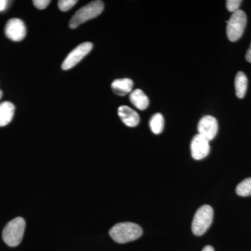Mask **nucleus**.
<instances>
[{"label":"nucleus","instance_id":"obj_19","mask_svg":"<svg viewBox=\"0 0 251 251\" xmlns=\"http://www.w3.org/2000/svg\"><path fill=\"white\" fill-rule=\"evenodd\" d=\"M50 1L49 0H34L33 1L35 7L39 9H45L46 7L50 4Z\"/></svg>","mask_w":251,"mask_h":251},{"label":"nucleus","instance_id":"obj_4","mask_svg":"<svg viewBox=\"0 0 251 251\" xmlns=\"http://www.w3.org/2000/svg\"><path fill=\"white\" fill-rule=\"evenodd\" d=\"M214 210L211 206L204 204L198 209L192 222V231L196 236H201L206 232L212 224Z\"/></svg>","mask_w":251,"mask_h":251},{"label":"nucleus","instance_id":"obj_5","mask_svg":"<svg viewBox=\"0 0 251 251\" xmlns=\"http://www.w3.org/2000/svg\"><path fill=\"white\" fill-rule=\"evenodd\" d=\"M227 25V36L230 41L234 42L242 37L247 26V17L242 10H238L233 13L229 21H226Z\"/></svg>","mask_w":251,"mask_h":251},{"label":"nucleus","instance_id":"obj_14","mask_svg":"<svg viewBox=\"0 0 251 251\" xmlns=\"http://www.w3.org/2000/svg\"><path fill=\"white\" fill-rule=\"evenodd\" d=\"M236 95L239 99H243L247 94L248 87V78L244 72H239L236 75L234 80Z\"/></svg>","mask_w":251,"mask_h":251},{"label":"nucleus","instance_id":"obj_23","mask_svg":"<svg viewBox=\"0 0 251 251\" xmlns=\"http://www.w3.org/2000/svg\"><path fill=\"white\" fill-rule=\"evenodd\" d=\"M2 92H1V90H0V99H1V97H2Z\"/></svg>","mask_w":251,"mask_h":251},{"label":"nucleus","instance_id":"obj_2","mask_svg":"<svg viewBox=\"0 0 251 251\" xmlns=\"http://www.w3.org/2000/svg\"><path fill=\"white\" fill-rule=\"evenodd\" d=\"M104 4L102 1H94L80 8L75 12L69 22V27L75 29L82 23L97 17L103 12Z\"/></svg>","mask_w":251,"mask_h":251},{"label":"nucleus","instance_id":"obj_17","mask_svg":"<svg viewBox=\"0 0 251 251\" xmlns=\"http://www.w3.org/2000/svg\"><path fill=\"white\" fill-rule=\"evenodd\" d=\"M76 3V0H60L58 1L59 9L65 12L72 9Z\"/></svg>","mask_w":251,"mask_h":251},{"label":"nucleus","instance_id":"obj_10","mask_svg":"<svg viewBox=\"0 0 251 251\" xmlns=\"http://www.w3.org/2000/svg\"><path fill=\"white\" fill-rule=\"evenodd\" d=\"M118 115L122 122L127 126L135 127L140 123L138 112L126 105H122L118 109Z\"/></svg>","mask_w":251,"mask_h":251},{"label":"nucleus","instance_id":"obj_8","mask_svg":"<svg viewBox=\"0 0 251 251\" xmlns=\"http://www.w3.org/2000/svg\"><path fill=\"white\" fill-rule=\"evenodd\" d=\"M198 134L211 141L215 138L219 130V125L215 117L211 115L203 117L198 126Z\"/></svg>","mask_w":251,"mask_h":251},{"label":"nucleus","instance_id":"obj_11","mask_svg":"<svg viewBox=\"0 0 251 251\" xmlns=\"http://www.w3.org/2000/svg\"><path fill=\"white\" fill-rule=\"evenodd\" d=\"M133 87V80L129 78L117 79L111 84L112 90L119 96H125L130 93Z\"/></svg>","mask_w":251,"mask_h":251},{"label":"nucleus","instance_id":"obj_22","mask_svg":"<svg viewBox=\"0 0 251 251\" xmlns=\"http://www.w3.org/2000/svg\"><path fill=\"white\" fill-rule=\"evenodd\" d=\"M202 251H214V248L211 247V246H206L203 249Z\"/></svg>","mask_w":251,"mask_h":251},{"label":"nucleus","instance_id":"obj_20","mask_svg":"<svg viewBox=\"0 0 251 251\" xmlns=\"http://www.w3.org/2000/svg\"><path fill=\"white\" fill-rule=\"evenodd\" d=\"M8 5V1L6 0H0V12H2L6 9Z\"/></svg>","mask_w":251,"mask_h":251},{"label":"nucleus","instance_id":"obj_15","mask_svg":"<svg viewBox=\"0 0 251 251\" xmlns=\"http://www.w3.org/2000/svg\"><path fill=\"white\" fill-rule=\"evenodd\" d=\"M150 126L154 134H160L164 128V118L161 113L154 114L150 119Z\"/></svg>","mask_w":251,"mask_h":251},{"label":"nucleus","instance_id":"obj_13","mask_svg":"<svg viewBox=\"0 0 251 251\" xmlns=\"http://www.w3.org/2000/svg\"><path fill=\"white\" fill-rule=\"evenodd\" d=\"M15 106L11 102L0 103V127L9 125L14 117Z\"/></svg>","mask_w":251,"mask_h":251},{"label":"nucleus","instance_id":"obj_9","mask_svg":"<svg viewBox=\"0 0 251 251\" xmlns=\"http://www.w3.org/2000/svg\"><path fill=\"white\" fill-rule=\"evenodd\" d=\"M191 155L194 159L202 160L208 156L210 151L209 141L198 134L193 138L191 143Z\"/></svg>","mask_w":251,"mask_h":251},{"label":"nucleus","instance_id":"obj_6","mask_svg":"<svg viewBox=\"0 0 251 251\" xmlns=\"http://www.w3.org/2000/svg\"><path fill=\"white\" fill-rule=\"evenodd\" d=\"M93 48V44L90 42H85L77 46L75 49L73 50L62 63L63 70H69L75 67L77 63L80 62L87 54L90 53Z\"/></svg>","mask_w":251,"mask_h":251},{"label":"nucleus","instance_id":"obj_21","mask_svg":"<svg viewBox=\"0 0 251 251\" xmlns=\"http://www.w3.org/2000/svg\"><path fill=\"white\" fill-rule=\"evenodd\" d=\"M246 59L248 62L251 63V44L250 47L248 50L247 54H246Z\"/></svg>","mask_w":251,"mask_h":251},{"label":"nucleus","instance_id":"obj_12","mask_svg":"<svg viewBox=\"0 0 251 251\" xmlns=\"http://www.w3.org/2000/svg\"><path fill=\"white\" fill-rule=\"evenodd\" d=\"M130 103L133 104L135 108L140 110H144L148 108L150 105V100L148 96L143 91L137 89L130 92L129 97Z\"/></svg>","mask_w":251,"mask_h":251},{"label":"nucleus","instance_id":"obj_18","mask_svg":"<svg viewBox=\"0 0 251 251\" xmlns=\"http://www.w3.org/2000/svg\"><path fill=\"white\" fill-rule=\"evenodd\" d=\"M242 2V1H241V0H227L226 1V6H227V9L229 11L234 13L239 10V8Z\"/></svg>","mask_w":251,"mask_h":251},{"label":"nucleus","instance_id":"obj_16","mask_svg":"<svg viewBox=\"0 0 251 251\" xmlns=\"http://www.w3.org/2000/svg\"><path fill=\"white\" fill-rule=\"evenodd\" d=\"M236 193L238 196L242 197H248L251 196V177L244 179L239 183L236 188Z\"/></svg>","mask_w":251,"mask_h":251},{"label":"nucleus","instance_id":"obj_3","mask_svg":"<svg viewBox=\"0 0 251 251\" xmlns=\"http://www.w3.org/2000/svg\"><path fill=\"white\" fill-rule=\"evenodd\" d=\"M25 229V221L21 217L9 221L2 232L4 242L11 247H17L22 241Z\"/></svg>","mask_w":251,"mask_h":251},{"label":"nucleus","instance_id":"obj_1","mask_svg":"<svg viewBox=\"0 0 251 251\" xmlns=\"http://www.w3.org/2000/svg\"><path fill=\"white\" fill-rule=\"evenodd\" d=\"M142 227L133 223H120L110 229V237L119 244H125L136 240L143 235Z\"/></svg>","mask_w":251,"mask_h":251},{"label":"nucleus","instance_id":"obj_7","mask_svg":"<svg viewBox=\"0 0 251 251\" xmlns=\"http://www.w3.org/2000/svg\"><path fill=\"white\" fill-rule=\"evenodd\" d=\"M4 32L6 36L11 41L18 42L25 39L27 34V29L22 20L12 18L6 23Z\"/></svg>","mask_w":251,"mask_h":251}]
</instances>
